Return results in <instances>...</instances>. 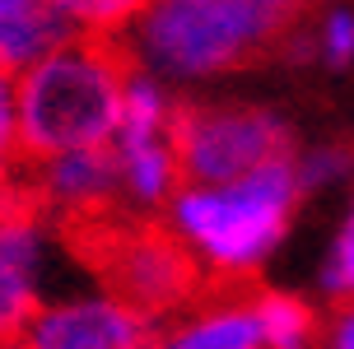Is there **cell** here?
Returning a JSON list of instances; mask_svg holds the SVG:
<instances>
[{"instance_id":"8992f818","label":"cell","mask_w":354,"mask_h":349,"mask_svg":"<svg viewBox=\"0 0 354 349\" xmlns=\"http://www.w3.org/2000/svg\"><path fill=\"white\" fill-rule=\"evenodd\" d=\"M42 205L28 182V168L15 187L0 191V345H19L42 317L37 303V252H42Z\"/></svg>"},{"instance_id":"7a4b0ae2","label":"cell","mask_w":354,"mask_h":349,"mask_svg":"<svg viewBox=\"0 0 354 349\" xmlns=\"http://www.w3.org/2000/svg\"><path fill=\"white\" fill-rule=\"evenodd\" d=\"M56 228H61V243L75 252V261H84L103 279L107 298L159 331L196 312L224 279L196 256L187 238H177L173 224L154 214H136L131 205L66 219Z\"/></svg>"},{"instance_id":"52a82bcc","label":"cell","mask_w":354,"mask_h":349,"mask_svg":"<svg viewBox=\"0 0 354 349\" xmlns=\"http://www.w3.org/2000/svg\"><path fill=\"white\" fill-rule=\"evenodd\" d=\"M24 168H28V182H33V191H37L42 214L56 219V224L84 219V214H103V209H117V205H131V200H126L117 144L61 154V158H47V163H24Z\"/></svg>"},{"instance_id":"5bb4252c","label":"cell","mask_w":354,"mask_h":349,"mask_svg":"<svg viewBox=\"0 0 354 349\" xmlns=\"http://www.w3.org/2000/svg\"><path fill=\"white\" fill-rule=\"evenodd\" d=\"M322 23V56L331 66H350L354 61V10H331Z\"/></svg>"},{"instance_id":"e0dca14e","label":"cell","mask_w":354,"mask_h":349,"mask_svg":"<svg viewBox=\"0 0 354 349\" xmlns=\"http://www.w3.org/2000/svg\"><path fill=\"white\" fill-rule=\"evenodd\" d=\"M0 349H19V345H0Z\"/></svg>"},{"instance_id":"6da1fadb","label":"cell","mask_w":354,"mask_h":349,"mask_svg":"<svg viewBox=\"0 0 354 349\" xmlns=\"http://www.w3.org/2000/svg\"><path fill=\"white\" fill-rule=\"evenodd\" d=\"M140 70L131 28L80 33L61 52L24 70L19 84V149L24 163H47L80 149L117 144L126 84Z\"/></svg>"},{"instance_id":"30bf717a","label":"cell","mask_w":354,"mask_h":349,"mask_svg":"<svg viewBox=\"0 0 354 349\" xmlns=\"http://www.w3.org/2000/svg\"><path fill=\"white\" fill-rule=\"evenodd\" d=\"M80 37L71 5H42V0H0V70L24 75L37 61L61 52Z\"/></svg>"},{"instance_id":"9a60e30c","label":"cell","mask_w":354,"mask_h":349,"mask_svg":"<svg viewBox=\"0 0 354 349\" xmlns=\"http://www.w3.org/2000/svg\"><path fill=\"white\" fill-rule=\"evenodd\" d=\"M350 168H354V149H345V144H326V149H317V154L299 168V182H303V187L336 182V177H345Z\"/></svg>"},{"instance_id":"5b68a950","label":"cell","mask_w":354,"mask_h":349,"mask_svg":"<svg viewBox=\"0 0 354 349\" xmlns=\"http://www.w3.org/2000/svg\"><path fill=\"white\" fill-rule=\"evenodd\" d=\"M168 140L182 191L248 182L270 163H294V131L275 107L252 103H173Z\"/></svg>"},{"instance_id":"8fae6325","label":"cell","mask_w":354,"mask_h":349,"mask_svg":"<svg viewBox=\"0 0 354 349\" xmlns=\"http://www.w3.org/2000/svg\"><path fill=\"white\" fill-rule=\"evenodd\" d=\"M257 321H261V345L266 349H313L322 321L299 294H257Z\"/></svg>"},{"instance_id":"4fadbf2b","label":"cell","mask_w":354,"mask_h":349,"mask_svg":"<svg viewBox=\"0 0 354 349\" xmlns=\"http://www.w3.org/2000/svg\"><path fill=\"white\" fill-rule=\"evenodd\" d=\"M24 173V149H19V84L15 75L0 70V191L15 187Z\"/></svg>"},{"instance_id":"277c9868","label":"cell","mask_w":354,"mask_h":349,"mask_svg":"<svg viewBox=\"0 0 354 349\" xmlns=\"http://www.w3.org/2000/svg\"><path fill=\"white\" fill-rule=\"evenodd\" d=\"M303 196L299 163H270L248 182L214 187V191H182L173 200V219L196 256L210 261L214 275L257 279L252 270L284 238Z\"/></svg>"},{"instance_id":"3957f363","label":"cell","mask_w":354,"mask_h":349,"mask_svg":"<svg viewBox=\"0 0 354 349\" xmlns=\"http://www.w3.org/2000/svg\"><path fill=\"white\" fill-rule=\"evenodd\" d=\"M313 15L308 5L275 0H168L140 5L131 19L136 61L163 75H219L243 70L266 56H284L289 37Z\"/></svg>"},{"instance_id":"2e32d148","label":"cell","mask_w":354,"mask_h":349,"mask_svg":"<svg viewBox=\"0 0 354 349\" xmlns=\"http://www.w3.org/2000/svg\"><path fill=\"white\" fill-rule=\"evenodd\" d=\"M331 349H354V312H350V317H340L336 335H331Z\"/></svg>"},{"instance_id":"9c48e42d","label":"cell","mask_w":354,"mask_h":349,"mask_svg":"<svg viewBox=\"0 0 354 349\" xmlns=\"http://www.w3.org/2000/svg\"><path fill=\"white\" fill-rule=\"evenodd\" d=\"M257 294H261L257 279L224 275L196 312H187L173 326H163L154 349H257L261 345Z\"/></svg>"},{"instance_id":"7c38bea8","label":"cell","mask_w":354,"mask_h":349,"mask_svg":"<svg viewBox=\"0 0 354 349\" xmlns=\"http://www.w3.org/2000/svg\"><path fill=\"white\" fill-rule=\"evenodd\" d=\"M322 294L331 303V312H354V200H350V214L340 224L336 243H331V256L322 265Z\"/></svg>"},{"instance_id":"ba28073f","label":"cell","mask_w":354,"mask_h":349,"mask_svg":"<svg viewBox=\"0 0 354 349\" xmlns=\"http://www.w3.org/2000/svg\"><path fill=\"white\" fill-rule=\"evenodd\" d=\"M154 340H159V326L126 312L122 303L84 298V303L42 308L19 349H154Z\"/></svg>"}]
</instances>
